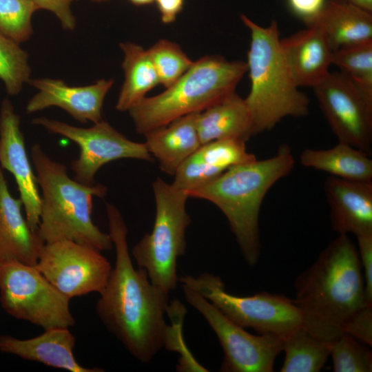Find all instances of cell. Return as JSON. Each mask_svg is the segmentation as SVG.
<instances>
[{
  "mask_svg": "<svg viewBox=\"0 0 372 372\" xmlns=\"http://www.w3.org/2000/svg\"><path fill=\"white\" fill-rule=\"evenodd\" d=\"M106 211L116 261L99 293L96 311L125 349L137 360L147 363L164 347L169 293L154 285L144 269L135 268L121 212L112 203H106Z\"/></svg>",
  "mask_w": 372,
  "mask_h": 372,
  "instance_id": "6da1fadb",
  "label": "cell"
},
{
  "mask_svg": "<svg viewBox=\"0 0 372 372\" xmlns=\"http://www.w3.org/2000/svg\"><path fill=\"white\" fill-rule=\"evenodd\" d=\"M295 304L302 326L331 344L349 320L368 304L358 249L347 234H338L294 281Z\"/></svg>",
  "mask_w": 372,
  "mask_h": 372,
  "instance_id": "7a4b0ae2",
  "label": "cell"
},
{
  "mask_svg": "<svg viewBox=\"0 0 372 372\" xmlns=\"http://www.w3.org/2000/svg\"><path fill=\"white\" fill-rule=\"evenodd\" d=\"M294 165L291 149L282 145L272 157L233 166L187 194L211 202L223 213L245 260L254 266L260 255L259 216L263 199Z\"/></svg>",
  "mask_w": 372,
  "mask_h": 372,
  "instance_id": "3957f363",
  "label": "cell"
},
{
  "mask_svg": "<svg viewBox=\"0 0 372 372\" xmlns=\"http://www.w3.org/2000/svg\"><path fill=\"white\" fill-rule=\"evenodd\" d=\"M30 155L42 191L37 232L43 241L68 240L100 251L112 249L110 234L102 231L92 218L93 198H103L107 187L85 185L71 178L65 165L50 158L39 144L32 147Z\"/></svg>",
  "mask_w": 372,
  "mask_h": 372,
  "instance_id": "277c9868",
  "label": "cell"
},
{
  "mask_svg": "<svg viewBox=\"0 0 372 372\" xmlns=\"http://www.w3.org/2000/svg\"><path fill=\"white\" fill-rule=\"evenodd\" d=\"M241 21L249 30L247 71L251 89L245 99L254 135L273 128L287 116L309 114V99L295 84L285 61L278 23L262 27L244 14Z\"/></svg>",
  "mask_w": 372,
  "mask_h": 372,
  "instance_id": "5b68a950",
  "label": "cell"
},
{
  "mask_svg": "<svg viewBox=\"0 0 372 372\" xmlns=\"http://www.w3.org/2000/svg\"><path fill=\"white\" fill-rule=\"evenodd\" d=\"M247 72L246 62L205 56L172 85L145 97L127 112L136 132L144 134L181 116L200 112L229 94Z\"/></svg>",
  "mask_w": 372,
  "mask_h": 372,
  "instance_id": "8992f818",
  "label": "cell"
},
{
  "mask_svg": "<svg viewBox=\"0 0 372 372\" xmlns=\"http://www.w3.org/2000/svg\"><path fill=\"white\" fill-rule=\"evenodd\" d=\"M156 214L152 230L133 247L132 255L150 281L167 293L176 289L178 258L186 250L185 234L191 218L187 194L158 177L152 183Z\"/></svg>",
  "mask_w": 372,
  "mask_h": 372,
  "instance_id": "52a82bcc",
  "label": "cell"
},
{
  "mask_svg": "<svg viewBox=\"0 0 372 372\" xmlns=\"http://www.w3.org/2000/svg\"><path fill=\"white\" fill-rule=\"evenodd\" d=\"M179 282L196 290L234 322L258 334L283 338L302 326L300 310L293 299L284 295L261 291L250 296H235L226 291L220 277L208 272L196 277L184 275Z\"/></svg>",
  "mask_w": 372,
  "mask_h": 372,
  "instance_id": "ba28073f",
  "label": "cell"
},
{
  "mask_svg": "<svg viewBox=\"0 0 372 372\" xmlns=\"http://www.w3.org/2000/svg\"><path fill=\"white\" fill-rule=\"evenodd\" d=\"M70 300L34 265L0 261V304L12 317L43 330L70 328L75 324Z\"/></svg>",
  "mask_w": 372,
  "mask_h": 372,
  "instance_id": "9c48e42d",
  "label": "cell"
},
{
  "mask_svg": "<svg viewBox=\"0 0 372 372\" xmlns=\"http://www.w3.org/2000/svg\"><path fill=\"white\" fill-rule=\"evenodd\" d=\"M186 301L198 311L218 338L224 357L222 372H271L282 351L283 339L273 334L253 335L225 316L194 289L181 285Z\"/></svg>",
  "mask_w": 372,
  "mask_h": 372,
  "instance_id": "30bf717a",
  "label": "cell"
},
{
  "mask_svg": "<svg viewBox=\"0 0 372 372\" xmlns=\"http://www.w3.org/2000/svg\"><path fill=\"white\" fill-rule=\"evenodd\" d=\"M48 132L61 135L79 148V154L72 163L74 179L85 185L95 184L94 177L105 164L118 159L152 161L145 143L131 141L109 123L101 120L87 128L71 125L45 116L32 120Z\"/></svg>",
  "mask_w": 372,
  "mask_h": 372,
  "instance_id": "8fae6325",
  "label": "cell"
},
{
  "mask_svg": "<svg viewBox=\"0 0 372 372\" xmlns=\"http://www.w3.org/2000/svg\"><path fill=\"white\" fill-rule=\"evenodd\" d=\"M101 251L68 240L45 243L34 265L68 298L101 293L112 266Z\"/></svg>",
  "mask_w": 372,
  "mask_h": 372,
  "instance_id": "7c38bea8",
  "label": "cell"
},
{
  "mask_svg": "<svg viewBox=\"0 0 372 372\" xmlns=\"http://www.w3.org/2000/svg\"><path fill=\"white\" fill-rule=\"evenodd\" d=\"M312 88L338 141L370 154L372 145V99L340 71L329 72Z\"/></svg>",
  "mask_w": 372,
  "mask_h": 372,
  "instance_id": "4fadbf2b",
  "label": "cell"
},
{
  "mask_svg": "<svg viewBox=\"0 0 372 372\" xmlns=\"http://www.w3.org/2000/svg\"><path fill=\"white\" fill-rule=\"evenodd\" d=\"M20 126V116L11 101L4 99L0 107V167L14 176L27 221L37 231L41 198Z\"/></svg>",
  "mask_w": 372,
  "mask_h": 372,
  "instance_id": "5bb4252c",
  "label": "cell"
},
{
  "mask_svg": "<svg viewBox=\"0 0 372 372\" xmlns=\"http://www.w3.org/2000/svg\"><path fill=\"white\" fill-rule=\"evenodd\" d=\"M28 83L38 92L28 101L27 114L58 107L81 123H96L103 120L104 99L114 80L101 79L90 85L71 86L61 79L41 78L30 79Z\"/></svg>",
  "mask_w": 372,
  "mask_h": 372,
  "instance_id": "9a60e30c",
  "label": "cell"
},
{
  "mask_svg": "<svg viewBox=\"0 0 372 372\" xmlns=\"http://www.w3.org/2000/svg\"><path fill=\"white\" fill-rule=\"evenodd\" d=\"M324 192L335 232L355 236L372 234V182L329 176L324 182Z\"/></svg>",
  "mask_w": 372,
  "mask_h": 372,
  "instance_id": "2e32d148",
  "label": "cell"
},
{
  "mask_svg": "<svg viewBox=\"0 0 372 372\" xmlns=\"http://www.w3.org/2000/svg\"><path fill=\"white\" fill-rule=\"evenodd\" d=\"M246 141L227 138L202 145L177 169L172 183L186 193L219 176L229 168L256 159Z\"/></svg>",
  "mask_w": 372,
  "mask_h": 372,
  "instance_id": "e0dca14e",
  "label": "cell"
},
{
  "mask_svg": "<svg viewBox=\"0 0 372 372\" xmlns=\"http://www.w3.org/2000/svg\"><path fill=\"white\" fill-rule=\"evenodd\" d=\"M280 43L289 71L298 87H313L329 72L333 50L320 28L307 25Z\"/></svg>",
  "mask_w": 372,
  "mask_h": 372,
  "instance_id": "ac0fdd59",
  "label": "cell"
},
{
  "mask_svg": "<svg viewBox=\"0 0 372 372\" xmlns=\"http://www.w3.org/2000/svg\"><path fill=\"white\" fill-rule=\"evenodd\" d=\"M75 336L68 327H55L29 339L0 335V351L23 360L37 362L70 372H102L98 367H85L74 355Z\"/></svg>",
  "mask_w": 372,
  "mask_h": 372,
  "instance_id": "d6986e66",
  "label": "cell"
},
{
  "mask_svg": "<svg viewBox=\"0 0 372 372\" xmlns=\"http://www.w3.org/2000/svg\"><path fill=\"white\" fill-rule=\"evenodd\" d=\"M21 199L14 198L0 167V261L35 265L45 242L22 214Z\"/></svg>",
  "mask_w": 372,
  "mask_h": 372,
  "instance_id": "ffe728a7",
  "label": "cell"
},
{
  "mask_svg": "<svg viewBox=\"0 0 372 372\" xmlns=\"http://www.w3.org/2000/svg\"><path fill=\"white\" fill-rule=\"evenodd\" d=\"M198 113L181 116L143 134L147 149L166 174L174 176L179 166L202 145L197 129Z\"/></svg>",
  "mask_w": 372,
  "mask_h": 372,
  "instance_id": "44dd1931",
  "label": "cell"
},
{
  "mask_svg": "<svg viewBox=\"0 0 372 372\" xmlns=\"http://www.w3.org/2000/svg\"><path fill=\"white\" fill-rule=\"evenodd\" d=\"M304 21L323 31L333 50L372 40V12L347 0H327L316 14Z\"/></svg>",
  "mask_w": 372,
  "mask_h": 372,
  "instance_id": "7402d4cb",
  "label": "cell"
},
{
  "mask_svg": "<svg viewBox=\"0 0 372 372\" xmlns=\"http://www.w3.org/2000/svg\"><path fill=\"white\" fill-rule=\"evenodd\" d=\"M197 129L202 145L227 138L247 141L254 135L245 99L236 92L199 112Z\"/></svg>",
  "mask_w": 372,
  "mask_h": 372,
  "instance_id": "603a6c76",
  "label": "cell"
},
{
  "mask_svg": "<svg viewBox=\"0 0 372 372\" xmlns=\"http://www.w3.org/2000/svg\"><path fill=\"white\" fill-rule=\"evenodd\" d=\"M302 165L340 178L372 182V160L369 154L352 145L339 142L325 149L307 148L300 155Z\"/></svg>",
  "mask_w": 372,
  "mask_h": 372,
  "instance_id": "cb8c5ba5",
  "label": "cell"
},
{
  "mask_svg": "<svg viewBox=\"0 0 372 372\" xmlns=\"http://www.w3.org/2000/svg\"><path fill=\"white\" fill-rule=\"evenodd\" d=\"M119 46L123 53L124 81L115 107L126 112L146 97L159 81L146 50L132 42L121 43Z\"/></svg>",
  "mask_w": 372,
  "mask_h": 372,
  "instance_id": "d4e9b609",
  "label": "cell"
},
{
  "mask_svg": "<svg viewBox=\"0 0 372 372\" xmlns=\"http://www.w3.org/2000/svg\"><path fill=\"white\" fill-rule=\"evenodd\" d=\"M282 339L285 357L281 372H318L330 356L331 344L315 337L302 326Z\"/></svg>",
  "mask_w": 372,
  "mask_h": 372,
  "instance_id": "484cf974",
  "label": "cell"
},
{
  "mask_svg": "<svg viewBox=\"0 0 372 372\" xmlns=\"http://www.w3.org/2000/svg\"><path fill=\"white\" fill-rule=\"evenodd\" d=\"M331 64L337 66L372 99V40L333 50Z\"/></svg>",
  "mask_w": 372,
  "mask_h": 372,
  "instance_id": "4316f807",
  "label": "cell"
},
{
  "mask_svg": "<svg viewBox=\"0 0 372 372\" xmlns=\"http://www.w3.org/2000/svg\"><path fill=\"white\" fill-rule=\"evenodd\" d=\"M28 54L19 43L0 34V79L10 96L19 94L31 75Z\"/></svg>",
  "mask_w": 372,
  "mask_h": 372,
  "instance_id": "83f0119b",
  "label": "cell"
},
{
  "mask_svg": "<svg viewBox=\"0 0 372 372\" xmlns=\"http://www.w3.org/2000/svg\"><path fill=\"white\" fill-rule=\"evenodd\" d=\"M147 51L159 84L165 88L174 83L194 63L177 43L169 40L161 39Z\"/></svg>",
  "mask_w": 372,
  "mask_h": 372,
  "instance_id": "f1b7e54d",
  "label": "cell"
},
{
  "mask_svg": "<svg viewBox=\"0 0 372 372\" xmlns=\"http://www.w3.org/2000/svg\"><path fill=\"white\" fill-rule=\"evenodd\" d=\"M38 8L29 0H0V34L21 43L33 33L32 18Z\"/></svg>",
  "mask_w": 372,
  "mask_h": 372,
  "instance_id": "f546056e",
  "label": "cell"
},
{
  "mask_svg": "<svg viewBox=\"0 0 372 372\" xmlns=\"http://www.w3.org/2000/svg\"><path fill=\"white\" fill-rule=\"evenodd\" d=\"M335 372L372 371V353L351 335L344 333L331 344Z\"/></svg>",
  "mask_w": 372,
  "mask_h": 372,
  "instance_id": "4dcf8cb0",
  "label": "cell"
},
{
  "mask_svg": "<svg viewBox=\"0 0 372 372\" xmlns=\"http://www.w3.org/2000/svg\"><path fill=\"white\" fill-rule=\"evenodd\" d=\"M172 320V326H168L165 333L164 347L169 351H176L181 354L176 368L180 371H207V369L192 356L185 347L182 338L183 321L185 316V309L181 302L174 300L168 305L167 313Z\"/></svg>",
  "mask_w": 372,
  "mask_h": 372,
  "instance_id": "1f68e13d",
  "label": "cell"
},
{
  "mask_svg": "<svg viewBox=\"0 0 372 372\" xmlns=\"http://www.w3.org/2000/svg\"><path fill=\"white\" fill-rule=\"evenodd\" d=\"M344 333L372 346V304H366L346 323Z\"/></svg>",
  "mask_w": 372,
  "mask_h": 372,
  "instance_id": "d6a6232c",
  "label": "cell"
},
{
  "mask_svg": "<svg viewBox=\"0 0 372 372\" xmlns=\"http://www.w3.org/2000/svg\"><path fill=\"white\" fill-rule=\"evenodd\" d=\"M356 238L360 261L364 270L366 302L372 304V234L358 236Z\"/></svg>",
  "mask_w": 372,
  "mask_h": 372,
  "instance_id": "836d02e7",
  "label": "cell"
},
{
  "mask_svg": "<svg viewBox=\"0 0 372 372\" xmlns=\"http://www.w3.org/2000/svg\"><path fill=\"white\" fill-rule=\"evenodd\" d=\"M38 9L53 13L65 30H73L76 27V19L71 9V0H29Z\"/></svg>",
  "mask_w": 372,
  "mask_h": 372,
  "instance_id": "e575fe53",
  "label": "cell"
},
{
  "mask_svg": "<svg viewBox=\"0 0 372 372\" xmlns=\"http://www.w3.org/2000/svg\"><path fill=\"white\" fill-rule=\"evenodd\" d=\"M156 1L161 14V20L165 23L175 21L181 11L184 0H154Z\"/></svg>",
  "mask_w": 372,
  "mask_h": 372,
  "instance_id": "d590c367",
  "label": "cell"
},
{
  "mask_svg": "<svg viewBox=\"0 0 372 372\" xmlns=\"http://www.w3.org/2000/svg\"><path fill=\"white\" fill-rule=\"evenodd\" d=\"M293 10L304 19L316 14L324 3V0H289Z\"/></svg>",
  "mask_w": 372,
  "mask_h": 372,
  "instance_id": "8d00e7d4",
  "label": "cell"
},
{
  "mask_svg": "<svg viewBox=\"0 0 372 372\" xmlns=\"http://www.w3.org/2000/svg\"><path fill=\"white\" fill-rule=\"evenodd\" d=\"M347 1L366 11L372 12V0H347Z\"/></svg>",
  "mask_w": 372,
  "mask_h": 372,
  "instance_id": "74e56055",
  "label": "cell"
},
{
  "mask_svg": "<svg viewBox=\"0 0 372 372\" xmlns=\"http://www.w3.org/2000/svg\"><path fill=\"white\" fill-rule=\"evenodd\" d=\"M135 5H146L151 3L154 0H130Z\"/></svg>",
  "mask_w": 372,
  "mask_h": 372,
  "instance_id": "f35d334b",
  "label": "cell"
},
{
  "mask_svg": "<svg viewBox=\"0 0 372 372\" xmlns=\"http://www.w3.org/2000/svg\"><path fill=\"white\" fill-rule=\"evenodd\" d=\"M94 1L96 2H105V1H107L109 0H94Z\"/></svg>",
  "mask_w": 372,
  "mask_h": 372,
  "instance_id": "ab89813d",
  "label": "cell"
},
{
  "mask_svg": "<svg viewBox=\"0 0 372 372\" xmlns=\"http://www.w3.org/2000/svg\"><path fill=\"white\" fill-rule=\"evenodd\" d=\"M71 1H76V0H71Z\"/></svg>",
  "mask_w": 372,
  "mask_h": 372,
  "instance_id": "60d3db41",
  "label": "cell"
}]
</instances>
